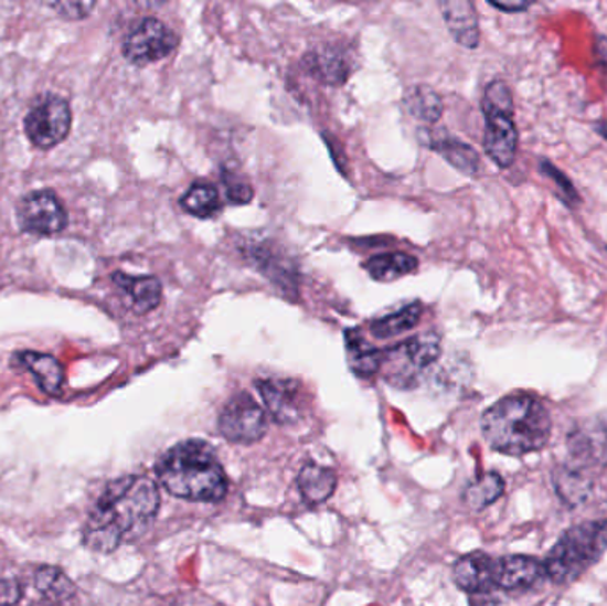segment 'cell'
<instances>
[{"mask_svg": "<svg viewBox=\"0 0 607 606\" xmlns=\"http://www.w3.org/2000/svg\"><path fill=\"white\" fill-rule=\"evenodd\" d=\"M486 116L483 147L490 160L499 168H510L517 156L519 132L515 125L512 93L503 81H494L487 86L481 100Z\"/></svg>", "mask_w": 607, "mask_h": 606, "instance_id": "obj_5", "label": "cell"}, {"mask_svg": "<svg viewBox=\"0 0 607 606\" xmlns=\"http://www.w3.org/2000/svg\"><path fill=\"white\" fill-rule=\"evenodd\" d=\"M297 483H299V491L303 500L309 506H318L332 497L338 479H336L334 471L329 468L308 463L302 466Z\"/></svg>", "mask_w": 607, "mask_h": 606, "instance_id": "obj_20", "label": "cell"}, {"mask_svg": "<svg viewBox=\"0 0 607 606\" xmlns=\"http://www.w3.org/2000/svg\"><path fill=\"white\" fill-rule=\"evenodd\" d=\"M545 580L544 562L530 555H507L496 561L498 591H530Z\"/></svg>", "mask_w": 607, "mask_h": 606, "instance_id": "obj_12", "label": "cell"}, {"mask_svg": "<svg viewBox=\"0 0 607 606\" xmlns=\"http://www.w3.org/2000/svg\"><path fill=\"white\" fill-rule=\"evenodd\" d=\"M14 360L36 378L43 392L49 395H60L64 383V370L54 355L28 351L19 352Z\"/></svg>", "mask_w": 607, "mask_h": 606, "instance_id": "obj_18", "label": "cell"}, {"mask_svg": "<svg viewBox=\"0 0 607 606\" xmlns=\"http://www.w3.org/2000/svg\"><path fill=\"white\" fill-rule=\"evenodd\" d=\"M344 347H347V360H349L350 369L359 378H370L382 369L384 352L370 345L355 329L344 333Z\"/></svg>", "mask_w": 607, "mask_h": 606, "instance_id": "obj_21", "label": "cell"}, {"mask_svg": "<svg viewBox=\"0 0 607 606\" xmlns=\"http://www.w3.org/2000/svg\"><path fill=\"white\" fill-rule=\"evenodd\" d=\"M51 6L55 13L66 20L86 19L95 10V2H54Z\"/></svg>", "mask_w": 607, "mask_h": 606, "instance_id": "obj_31", "label": "cell"}, {"mask_svg": "<svg viewBox=\"0 0 607 606\" xmlns=\"http://www.w3.org/2000/svg\"><path fill=\"white\" fill-rule=\"evenodd\" d=\"M504 480L496 471L483 475L480 479L469 483L464 492V502L472 511H483L487 507L498 502L503 497Z\"/></svg>", "mask_w": 607, "mask_h": 606, "instance_id": "obj_27", "label": "cell"}, {"mask_svg": "<svg viewBox=\"0 0 607 606\" xmlns=\"http://www.w3.org/2000/svg\"><path fill=\"white\" fill-rule=\"evenodd\" d=\"M70 128L72 109L63 96H40L25 116V134L29 141L41 150L63 142L70 134Z\"/></svg>", "mask_w": 607, "mask_h": 606, "instance_id": "obj_7", "label": "cell"}, {"mask_svg": "<svg viewBox=\"0 0 607 606\" xmlns=\"http://www.w3.org/2000/svg\"><path fill=\"white\" fill-rule=\"evenodd\" d=\"M268 413L277 424L290 425L300 422L308 411V393L294 379L270 378L256 383Z\"/></svg>", "mask_w": 607, "mask_h": 606, "instance_id": "obj_11", "label": "cell"}, {"mask_svg": "<svg viewBox=\"0 0 607 606\" xmlns=\"http://www.w3.org/2000/svg\"><path fill=\"white\" fill-rule=\"evenodd\" d=\"M219 430L227 442L251 445L267 433V415L249 393H238L221 411Z\"/></svg>", "mask_w": 607, "mask_h": 606, "instance_id": "obj_9", "label": "cell"}, {"mask_svg": "<svg viewBox=\"0 0 607 606\" xmlns=\"http://www.w3.org/2000/svg\"><path fill=\"white\" fill-rule=\"evenodd\" d=\"M422 302H413V305L405 306L395 313L385 315L381 319L373 320L370 331H372L373 337L381 338V340L398 337V334L416 328L417 322L422 319Z\"/></svg>", "mask_w": 607, "mask_h": 606, "instance_id": "obj_25", "label": "cell"}, {"mask_svg": "<svg viewBox=\"0 0 607 606\" xmlns=\"http://www.w3.org/2000/svg\"><path fill=\"white\" fill-rule=\"evenodd\" d=\"M607 552V520L574 524L562 533L544 562L545 578L571 585L594 567Z\"/></svg>", "mask_w": 607, "mask_h": 606, "instance_id": "obj_4", "label": "cell"}, {"mask_svg": "<svg viewBox=\"0 0 607 606\" xmlns=\"http://www.w3.org/2000/svg\"><path fill=\"white\" fill-rule=\"evenodd\" d=\"M34 584L38 593L52 606H72L77 596V587L72 580L64 575L60 567H52V565H43L36 571Z\"/></svg>", "mask_w": 607, "mask_h": 606, "instance_id": "obj_19", "label": "cell"}, {"mask_svg": "<svg viewBox=\"0 0 607 606\" xmlns=\"http://www.w3.org/2000/svg\"><path fill=\"white\" fill-rule=\"evenodd\" d=\"M17 220L23 232L32 235H54L66 228L68 215L54 192L34 191L20 201Z\"/></svg>", "mask_w": 607, "mask_h": 606, "instance_id": "obj_10", "label": "cell"}, {"mask_svg": "<svg viewBox=\"0 0 607 606\" xmlns=\"http://www.w3.org/2000/svg\"><path fill=\"white\" fill-rule=\"evenodd\" d=\"M159 488L148 477L128 475L107 486L84 527V543L110 553L128 539L141 535L159 512Z\"/></svg>", "mask_w": 607, "mask_h": 606, "instance_id": "obj_1", "label": "cell"}, {"mask_svg": "<svg viewBox=\"0 0 607 606\" xmlns=\"http://www.w3.org/2000/svg\"><path fill=\"white\" fill-rule=\"evenodd\" d=\"M540 173L544 174L545 178H549L553 182L554 191H556L557 196L562 198L565 205L577 206L579 203V194H577L574 183L571 182V178L567 174H563L556 166L551 164L549 160H542L540 162Z\"/></svg>", "mask_w": 607, "mask_h": 606, "instance_id": "obj_29", "label": "cell"}, {"mask_svg": "<svg viewBox=\"0 0 607 606\" xmlns=\"http://www.w3.org/2000/svg\"><path fill=\"white\" fill-rule=\"evenodd\" d=\"M180 205L189 214L195 217H212L221 210V200H219L217 189L210 183H194L189 191L183 194Z\"/></svg>", "mask_w": 607, "mask_h": 606, "instance_id": "obj_28", "label": "cell"}, {"mask_svg": "<svg viewBox=\"0 0 607 606\" xmlns=\"http://www.w3.org/2000/svg\"><path fill=\"white\" fill-rule=\"evenodd\" d=\"M572 459L585 468L607 466V425L588 424L568 436Z\"/></svg>", "mask_w": 607, "mask_h": 606, "instance_id": "obj_14", "label": "cell"}, {"mask_svg": "<svg viewBox=\"0 0 607 606\" xmlns=\"http://www.w3.org/2000/svg\"><path fill=\"white\" fill-rule=\"evenodd\" d=\"M405 109L414 116L422 119L423 124H437L443 116V100L432 87L414 86L405 93L404 96Z\"/></svg>", "mask_w": 607, "mask_h": 606, "instance_id": "obj_24", "label": "cell"}, {"mask_svg": "<svg viewBox=\"0 0 607 606\" xmlns=\"http://www.w3.org/2000/svg\"><path fill=\"white\" fill-rule=\"evenodd\" d=\"M489 4L499 11L519 13V11H526L530 6H533V2H496V0H490Z\"/></svg>", "mask_w": 607, "mask_h": 606, "instance_id": "obj_34", "label": "cell"}, {"mask_svg": "<svg viewBox=\"0 0 607 606\" xmlns=\"http://www.w3.org/2000/svg\"><path fill=\"white\" fill-rule=\"evenodd\" d=\"M440 355V338L436 333H422L407 342L384 352L382 366L385 379L400 387L413 386L422 370L434 365Z\"/></svg>", "mask_w": 607, "mask_h": 606, "instance_id": "obj_6", "label": "cell"}, {"mask_svg": "<svg viewBox=\"0 0 607 606\" xmlns=\"http://www.w3.org/2000/svg\"><path fill=\"white\" fill-rule=\"evenodd\" d=\"M178 46V36L159 19L139 20L123 42V55L137 66L157 63Z\"/></svg>", "mask_w": 607, "mask_h": 606, "instance_id": "obj_8", "label": "cell"}, {"mask_svg": "<svg viewBox=\"0 0 607 606\" xmlns=\"http://www.w3.org/2000/svg\"><path fill=\"white\" fill-rule=\"evenodd\" d=\"M113 281L127 297L130 310L137 315L150 313L162 301V285L153 276H128L114 273Z\"/></svg>", "mask_w": 607, "mask_h": 606, "instance_id": "obj_17", "label": "cell"}, {"mask_svg": "<svg viewBox=\"0 0 607 606\" xmlns=\"http://www.w3.org/2000/svg\"><path fill=\"white\" fill-rule=\"evenodd\" d=\"M224 183H226L227 200L235 203V205H247L253 200L254 191L249 182H245L242 178L233 177V174H226Z\"/></svg>", "mask_w": 607, "mask_h": 606, "instance_id": "obj_30", "label": "cell"}, {"mask_svg": "<svg viewBox=\"0 0 607 606\" xmlns=\"http://www.w3.org/2000/svg\"><path fill=\"white\" fill-rule=\"evenodd\" d=\"M417 261L405 253H387V255L372 256L364 264V269L375 281L387 283L407 276L417 269Z\"/></svg>", "mask_w": 607, "mask_h": 606, "instance_id": "obj_23", "label": "cell"}, {"mask_svg": "<svg viewBox=\"0 0 607 606\" xmlns=\"http://www.w3.org/2000/svg\"><path fill=\"white\" fill-rule=\"evenodd\" d=\"M494 565L496 559L487 553H467L455 564V584L471 596L489 599L498 591L494 584Z\"/></svg>", "mask_w": 607, "mask_h": 606, "instance_id": "obj_13", "label": "cell"}, {"mask_svg": "<svg viewBox=\"0 0 607 606\" xmlns=\"http://www.w3.org/2000/svg\"><path fill=\"white\" fill-rule=\"evenodd\" d=\"M22 599V587L14 580H0V606H17Z\"/></svg>", "mask_w": 607, "mask_h": 606, "instance_id": "obj_32", "label": "cell"}, {"mask_svg": "<svg viewBox=\"0 0 607 606\" xmlns=\"http://www.w3.org/2000/svg\"><path fill=\"white\" fill-rule=\"evenodd\" d=\"M157 475L172 497L191 502H219L227 491L217 454L201 439H187L169 448L160 457Z\"/></svg>", "mask_w": 607, "mask_h": 606, "instance_id": "obj_3", "label": "cell"}, {"mask_svg": "<svg viewBox=\"0 0 607 606\" xmlns=\"http://www.w3.org/2000/svg\"><path fill=\"white\" fill-rule=\"evenodd\" d=\"M443 19L458 45L476 49L480 45V23L475 6L467 0H446L440 2Z\"/></svg>", "mask_w": 607, "mask_h": 606, "instance_id": "obj_16", "label": "cell"}, {"mask_svg": "<svg viewBox=\"0 0 607 606\" xmlns=\"http://www.w3.org/2000/svg\"><path fill=\"white\" fill-rule=\"evenodd\" d=\"M430 148L445 157L449 164L458 169L460 173L472 177L480 171V157L476 153L475 148L469 147L467 142L460 141L457 137L448 136V134L434 136L430 139Z\"/></svg>", "mask_w": 607, "mask_h": 606, "instance_id": "obj_22", "label": "cell"}, {"mask_svg": "<svg viewBox=\"0 0 607 606\" xmlns=\"http://www.w3.org/2000/svg\"><path fill=\"white\" fill-rule=\"evenodd\" d=\"M481 433L499 454L522 457L547 445L553 433V419L544 402L535 395L513 393L483 413Z\"/></svg>", "mask_w": 607, "mask_h": 606, "instance_id": "obj_2", "label": "cell"}, {"mask_svg": "<svg viewBox=\"0 0 607 606\" xmlns=\"http://www.w3.org/2000/svg\"><path fill=\"white\" fill-rule=\"evenodd\" d=\"M595 132L600 134L607 141V118L600 119L595 124Z\"/></svg>", "mask_w": 607, "mask_h": 606, "instance_id": "obj_35", "label": "cell"}, {"mask_svg": "<svg viewBox=\"0 0 607 606\" xmlns=\"http://www.w3.org/2000/svg\"><path fill=\"white\" fill-rule=\"evenodd\" d=\"M306 68L323 84L329 86H341L350 77V57L347 52L338 46H317L303 57Z\"/></svg>", "mask_w": 607, "mask_h": 606, "instance_id": "obj_15", "label": "cell"}, {"mask_svg": "<svg viewBox=\"0 0 607 606\" xmlns=\"http://www.w3.org/2000/svg\"><path fill=\"white\" fill-rule=\"evenodd\" d=\"M595 55H597V66L603 72L607 84V38L600 36L595 43Z\"/></svg>", "mask_w": 607, "mask_h": 606, "instance_id": "obj_33", "label": "cell"}, {"mask_svg": "<svg viewBox=\"0 0 607 606\" xmlns=\"http://www.w3.org/2000/svg\"><path fill=\"white\" fill-rule=\"evenodd\" d=\"M554 486L563 502L577 507L585 502L592 492V480L579 468L563 466L554 474Z\"/></svg>", "mask_w": 607, "mask_h": 606, "instance_id": "obj_26", "label": "cell"}]
</instances>
